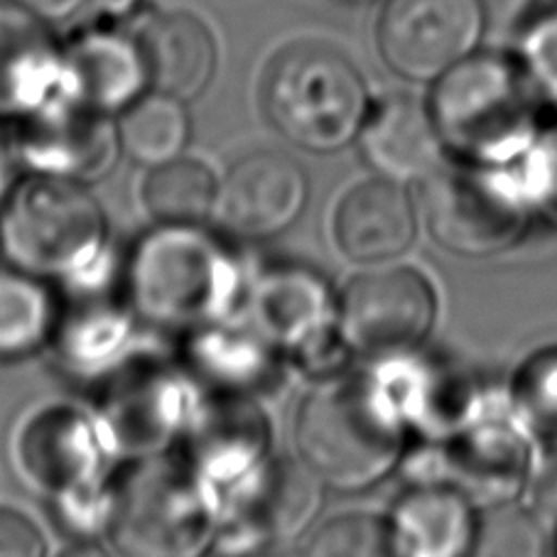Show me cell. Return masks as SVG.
Returning <instances> with one entry per match:
<instances>
[{
  "label": "cell",
  "mask_w": 557,
  "mask_h": 557,
  "mask_svg": "<svg viewBox=\"0 0 557 557\" xmlns=\"http://www.w3.org/2000/svg\"><path fill=\"white\" fill-rule=\"evenodd\" d=\"M521 177L482 162H455L422 182L430 236L449 253L486 258L521 242L531 219Z\"/></svg>",
  "instance_id": "ba28073f"
},
{
  "label": "cell",
  "mask_w": 557,
  "mask_h": 557,
  "mask_svg": "<svg viewBox=\"0 0 557 557\" xmlns=\"http://www.w3.org/2000/svg\"><path fill=\"white\" fill-rule=\"evenodd\" d=\"M246 320L305 369L337 371L349 351L339 334V300L310 268L277 265L246 290Z\"/></svg>",
  "instance_id": "8fae6325"
},
{
  "label": "cell",
  "mask_w": 557,
  "mask_h": 557,
  "mask_svg": "<svg viewBox=\"0 0 557 557\" xmlns=\"http://www.w3.org/2000/svg\"><path fill=\"white\" fill-rule=\"evenodd\" d=\"M484 33V0H383L376 47L403 79L437 82L479 50Z\"/></svg>",
  "instance_id": "4fadbf2b"
},
{
  "label": "cell",
  "mask_w": 557,
  "mask_h": 557,
  "mask_svg": "<svg viewBox=\"0 0 557 557\" xmlns=\"http://www.w3.org/2000/svg\"><path fill=\"white\" fill-rule=\"evenodd\" d=\"M57 295L27 273L0 271V357H25L52 339Z\"/></svg>",
  "instance_id": "83f0119b"
},
{
  "label": "cell",
  "mask_w": 557,
  "mask_h": 557,
  "mask_svg": "<svg viewBox=\"0 0 557 557\" xmlns=\"http://www.w3.org/2000/svg\"><path fill=\"white\" fill-rule=\"evenodd\" d=\"M109 224L82 182L33 175L0 207V256L11 268L62 285L106 268Z\"/></svg>",
  "instance_id": "5b68a950"
},
{
  "label": "cell",
  "mask_w": 557,
  "mask_h": 557,
  "mask_svg": "<svg viewBox=\"0 0 557 557\" xmlns=\"http://www.w3.org/2000/svg\"><path fill=\"white\" fill-rule=\"evenodd\" d=\"M150 89L131 25H94L64 45V94L86 109L121 113Z\"/></svg>",
  "instance_id": "44dd1931"
},
{
  "label": "cell",
  "mask_w": 557,
  "mask_h": 557,
  "mask_svg": "<svg viewBox=\"0 0 557 557\" xmlns=\"http://www.w3.org/2000/svg\"><path fill=\"white\" fill-rule=\"evenodd\" d=\"M175 447L221 494L273 455V425L263 400L199 391Z\"/></svg>",
  "instance_id": "5bb4252c"
},
{
  "label": "cell",
  "mask_w": 557,
  "mask_h": 557,
  "mask_svg": "<svg viewBox=\"0 0 557 557\" xmlns=\"http://www.w3.org/2000/svg\"><path fill=\"white\" fill-rule=\"evenodd\" d=\"M310 557H400L388 521L371 513H344L314 533Z\"/></svg>",
  "instance_id": "f546056e"
},
{
  "label": "cell",
  "mask_w": 557,
  "mask_h": 557,
  "mask_svg": "<svg viewBox=\"0 0 557 557\" xmlns=\"http://www.w3.org/2000/svg\"><path fill=\"white\" fill-rule=\"evenodd\" d=\"M406 425L379 376H324L297 410V455L324 486L363 492L400 462Z\"/></svg>",
  "instance_id": "6da1fadb"
},
{
  "label": "cell",
  "mask_w": 557,
  "mask_h": 557,
  "mask_svg": "<svg viewBox=\"0 0 557 557\" xmlns=\"http://www.w3.org/2000/svg\"><path fill=\"white\" fill-rule=\"evenodd\" d=\"M64 94V45L52 25L15 0H0V121L21 123Z\"/></svg>",
  "instance_id": "ffe728a7"
},
{
  "label": "cell",
  "mask_w": 557,
  "mask_h": 557,
  "mask_svg": "<svg viewBox=\"0 0 557 557\" xmlns=\"http://www.w3.org/2000/svg\"><path fill=\"white\" fill-rule=\"evenodd\" d=\"M371 103L359 66L337 47L314 40L283 47L261 79L265 119L295 148L310 152L347 148L359 138Z\"/></svg>",
  "instance_id": "8992f818"
},
{
  "label": "cell",
  "mask_w": 557,
  "mask_h": 557,
  "mask_svg": "<svg viewBox=\"0 0 557 557\" xmlns=\"http://www.w3.org/2000/svg\"><path fill=\"white\" fill-rule=\"evenodd\" d=\"M17 165L21 162H17L13 143H5L0 138V207H3V201L17 185Z\"/></svg>",
  "instance_id": "8d00e7d4"
},
{
  "label": "cell",
  "mask_w": 557,
  "mask_h": 557,
  "mask_svg": "<svg viewBox=\"0 0 557 557\" xmlns=\"http://www.w3.org/2000/svg\"><path fill=\"white\" fill-rule=\"evenodd\" d=\"M521 182L531 207L557 226V131L535 140L525 156V175Z\"/></svg>",
  "instance_id": "d6a6232c"
},
{
  "label": "cell",
  "mask_w": 557,
  "mask_h": 557,
  "mask_svg": "<svg viewBox=\"0 0 557 557\" xmlns=\"http://www.w3.org/2000/svg\"><path fill=\"white\" fill-rule=\"evenodd\" d=\"M221 496L185 459H136L113 488L109 535L119 557H209Z\"/></svg>",
  "instance_id": "52a82bcc"
},
{
  "label": "cell",
  "mask_w": 557,
  "mask_h": 557,
  "mask_svg": "<svg viewBox=\"0 0 557 557\" xmlns=\"http://www.w3.org/2000/svg\"><path fill=\"white\" fill-rule=\"evenodd\" d=\"M322 482L302 459L268 457L242 482L221 492V513L209 557H263L293 543L320 513Z\"/></svg>",
  "instance_id": "30bf717a"
},
{
  "label": "cell",
  "mask_w": 557,
  "mask_h": 557,
  "mask_svg": "<svg viewBox=\"0 0 557 557\" xmlns=\"http://www.w3.org/2000/svg\"><path fill=\"white\" fill-rule=\"evenodd\" d=\"M342 3H371V0H342Z\"/></svg>",
  "instance_id": "ab89813d"
},
{
  "label": "cell",
  "mask_w": 557,
  "mask_h": 557,
  "mask_svg": "<svg viewBox=\"0 0 557 557\" xmlns=\"http://www.w3.org/2000/svg\"><path fill=\"white\" fill-rule=\"evenodd\" d=\"M359 143L369 165L398 185L425 182L445 162L447 150L430 106L410 94L371 103Z\"/></svg>",
  "instance_id": "603a6c76"
},
{
  "label": "cell",
  "mask_w": 557,
  "mask_h": 557,
  "mask_svg": "<svg viewBox=\"0 0 557 557\" xmlns=\"http://www.w3.org/2000/svg\"><path fill=\"white\" fill-rule=\"evenodd\" d=\"M57 557H119L111 547H106L96 541H74L66 545L64 550L57 553Z\"/></svg>",
  "instance_id": "74e56055"
},
{
  "label": "cell",
  "mask_w": 557,
  "mask_h": 557,
  "mask_svg": "<svg viewBox=\"0 0 557 557\" xmlns=\"http://www.w3.org/2000/svg\"><path fill=\"white\" fill-rule=\"evenodd\" d=\"M263 557H310V550H302V547H295L290 543L273 545Z\"/></svg>",
  "instance_id": "f35d334b"
},
{
  "label": "cell",
  "mask_w": 557,
  "mask_h": 557,
  "mask_svg": "<svg viewBox=\"0 0 557 557\" xmlns=\"http://www.w3.org/2000/svg\"><path fill=\"white\" fill-rule=\"evenodd\" d=\"M136 320L126 290H111L103 268L64 285V293L57 297V322L47 347H52L66 371L106 376L126 359Z\"/></svg>",
  "instance_id": "e0dca14e"
},
{
  "label": "cell",
  "mask_w": 557,
  "mask_h": 557,
  "mask_svg": "<svg viewBox=\"0 0 557 557\" xmlns=\"http://www.w3.org/2000/svg\"><path fill=\"white\" fill-rule=\"evenodd\" d=\"M307 199L310 182L300 162L277 150H253L219 180L214 216L228 236L265 242L300 219Z\"/></svg>",
  "instance_id": "9a60e30c"
},
{
  "label": "cell",
  "mask_w": 557,
  "mask_h": 557,
  "mask_svg": "<svg viewBox=\"0 0 557 557\" xmlns=\"http://www.w3.org/2000/svg\"><path fill=\"white\" fill-rule=\"evenodd\" d=\"M219 180L205 162L180 156L150 168L143 205L160 226H201L214 216Z\"/></svg>",
  "instance_id": "4316f807"
},
{
  "label": "cell",
  "mask_w": 557,
  "mask_h": 557,
  "mask_svg": "<svg viewBox=\"0 0 557 557\" xmlns=\"http://www.w3.org/2000/svg\"><path fill=\"white\" fill-rule=\"evenodd\" d=\"M116 133L121 152L131 160L148 168L162 165L187 148L191 136L187 103L148 89L119 113Z\"/></svg>",
  "instance_id": "484cf974"
},
{
  "label": "cell",
  "mask_w": 557,
  "mask_h": 557,
  "mask_svg": "<svg viewBox=\"0 0 557 557\" xmlns=\"http://www.w3.org/2000/svg\"><path fill=\"white\" fill-rule=\"evenodd\" d=\"M123 290L138 320L191 334L238 312L246 277L236 256L201 226H160L133 248Z\"/></svg>",
  "instance_id": "7a4b0ae2"
},
{
  "label": "cell",
  "mask_w": 557,
  "mask_h": 557,
  "mask_svg": "<svg viewBox=\"0 0 557 557\" xmlns=\"http://www.w3.org/2000/svg\"><path fill=\"white\" fill-rule=\"evenodd\" d=\"M13 449L15 469L50 502L62 531L74 541H96L109 531L113 449L96 416L62 403L45 406L15 432Z\"/></svg>",
  "instance_id": "3957f363"
},
{
  "label": "cell",
  "mask_w": 557,
  "mask_h": 557,
  "mask_svg": "<svg viewBox=\"0 0 557 557\" xmlns=\"http://www.w3.org/2000/svg\"><path fill=\"white\" fill-rule=\"evenodd\" d=\"M17 126L15 156L33 175L89 185L113 168L121 152L111 116L70 99L50 103Z\"/></svg>",
  "instance_id": "2e32d148"
},
{
  "label": "cell",
  "mask_w": 557,
  "mask_h": 557,
  "mask_svg": "<svg viewBox=\"0 0 557 557\" xmlns=\"http://www.w3.org/2000/svg\"><path fill=\"white\" fill-rule=\"evenodd\" d=\"M416 226L410 197L386 177L349 187L332 216L334 242L357 263H383L406 253L416 242Z\"/></svg>",
  "instance_id": "cb8c5ba5"
},
{
  "label": "cell",
  "mask_w": 557,
  "mask_h": 557,
  "mask_svg": "<svg viewBox=\"0 0 557 557\" xmlns=\"http://www.w3.org/2000/svg\"><path fill=\"white\" fill-rule=\"evenodd\" d=\"M472 498L447 482L412 486L393 508L400 557H469L476 525Z\"/></svg>",
  "instance_id": "d4e9b609"
},
{
  "label": "cell",
  "mask_w": 557,
  "mask_h": 557,
  "mask_svg": "<svg viewBox=\"0 0 557 557\" xmlns=\"http://www.w3.org/2000/svg\"><path fill=\"white\" fill-rule=\"evenodd\" d=\"M435 314V287L418 268H381L357 275L342 293L339 334L349 351L400 359L428 339Z\"/></svg>",
  "instance_id": "7c38bea8"
},
{
  "label": "cell",
  "mask_w": 557,
  "mask_h": 557,
  "mask_svg": "<svg viewBox=\"0 0 557 557\" xmlns=\"http://www.w3.org/2000/svg\"><path fill=\"white\" fill-rule=\"evenodd\" d=\"M15 3H21L37 17H42L45 23L54 25L70 21V17L79 13L82 8L89 5L91 0H15Z\"/></svg>",
  "instance_id": "d590c367"
},
{
  "label": "cell",
  "mask_w": 557,
  "mask_h": 557,
  "mask_svg": "<svg viewBox=\"0 0 557 557\" xmlns=\"http://www.w3.org/2000/svg\"><path fill=\"white\" fill-rule=\"evenodd\" d=\"M187 371L152 357H126L103 376L96 420L116 457L165 455L185 430L199 391Z\"/></svg>",
  "instance_id": "9c48e42d"
},
{
  "label": "cell",
  "mask_w": 557,
  "mask_h": 557,
  "mask_svg": "<svg viewBox=\"0 0 557 557\" xmlns=\"http://www.w3.org/2000/svg\"><path fill=\"white\" fill-rule=\"evenodd\" d=\"M516 410L533 430L557 437V347L533 354L516 376Z\"/></svg>",
  "instance_id": "4dcf8cb0"
},
{
  "label": "cell",
  "mask_w": 557,
  "mask_h": 557,
  "mask_svg": "<svg viewBox=\"0 0 557 557\" xmlns=\"http://www.w3.org/2000/svg\"><path fill=\"white\" fill-rule=\"evenodd\" d=\"M182 369L205 393L265 400L283 386L285 354L248 320L228 317L187 334Z\"/></svg>",
  "instance_id": "d6986e66"
},
{
  "label": "cell",
  "mask_w": 557,
  "mask_h": 557,
  "mask_svg": "<svg viewBox=\"0 0 557 557\" xmlns=\"http://www.w3.org/2000/svg\"><path fill=\"white\" fill-rule=\"evenodd\" d=\"M469 557H557V541L541 513L498 504L479 521Z\"/></svg>",
  "instance_id": "f1b7e54d"
},
{
  "label": "cell",
  "mask_w": 557,
  "mask_h": 557,
  "mask_svg": "<svg viewBox=\"0 0 557 557\" xmlns=\"http://www.w3.org/2000/svg\"><path fill=\"white\" fill-rule=\"evenodd\" d=\"M518 62L535 91L557 101V11H547L528 23Z\"/></svg>",
  "instance_id": "1f68e13d"
},
{
  "label": "cell",
  "mask_w": 557,
  "mask_h": 557,
  "mask_svg": "<svg viewBox=\"0 0 557 557\" xmlns=\"http://www.w3.org/2000/svg\"><path fill=\"white\" fill-rule=\"evenodd\" d=\"M496 403L476 400L467 418L447 435V484L457 486L472 502L506 504L521 488L528 472V445L521 422Z\"/></svg>",
  "instance_id": "ac0fdd59"
},
{
  "label": "cell",
  "mask_w": 557,
  "mask_h": 557,
  "mask_svg": "<svg viewBox=\"0 0 557 557\" xmlns=\"http://www.w3.org/2000/svg\"><path fill=\"white\" fill-rule=\"evenodd\" d=\"M533 511L541 513L547 523H557V449L535 474Z\"/></svg>",
  "instance_id": "e575fe53"
},
{
  "label": "cell",
  "mask_w": 557,
  "mask_h": 557,
  "mask_svg": "<svg viewBox=\"0 0 557 557\" xmlns=\"http://www.w3.org/2000/svg\"><path fill=\"white\" fill-rule=\"evenodd\" d=\"M432 84V119L459 158L502 168L535 146L537 91L518 60L476 50Z\"/></svg>",
  "instance_id": "277c9868"
},
{
  "label": "cell",
  "mask_w": 557,
  "mask_h": 557,
  "mask_svg": "<svg viewBox=\"0 0 557 557\" xmlns=\"http://www.w3.org/2000/svg\"><path fill=\"white\" fill-rule=\"evenodd\" d=\"M146 62L152 91L195 101L216 72V40L197 15L187 11H143L128 21Z\"/></svg>",
  "instance_id": "7402d4cb"
},
{
  "label": "cell",
  "mask_w": 557,
  "mask_h": 557,
  "mask_svg": "<svg viewBox=\"0 0 557 557\" xmlns=\"http://www.w3.org/2000/svg\"><path fill=\"white\" fill-rule=\"evenodd\" d=\"M0 557H47L40 528L13 508H0Z\"/></svg>",
  "instance_id": "836d02e7"
}]
</instances>
